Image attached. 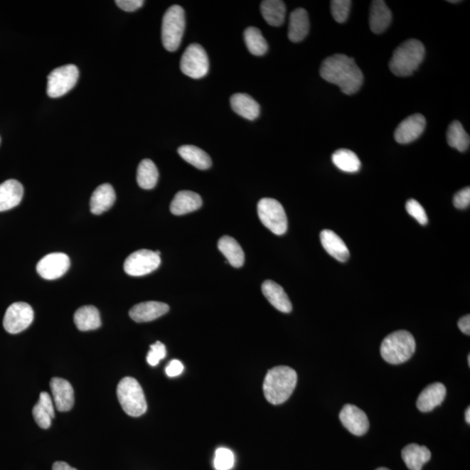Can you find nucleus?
Instances as JSON below:
<instances>
[{
  "mask_svg": "<svg viewBox=\"0 0 470 470\" xmlns=\"http://www.w3.org/2000/svg\"><path fill=\"white\" fill-rule=\"evenodd\" d=\"M415 351L413 336L406 330L388 335L380 345V355L387 363L398 365L409 360Z\"/></svg>",
  "mask_w": 470,
  "mask_h": 470,
  "instance_id": "4",
  "label": "nucleus"
},
{
  "mask_svg": "<svg viewBox=\"0 0 470 470\" xmlns=\"http://www.w3.org/2000/svg\"><path fill=\"white\" fill-rule=\"evenodd\" d=\"M470 204V188H465L458 192L454 197V205L458 209H465L469 207Z\"/></svg>",
  "mask_w": 470,
  "mask_h": 470,
  "instance_id": "40",
  "label": "nucleus"
},
{
  "mask_svg": "<svg viewBox=\"0 0 470 470\" xmlns=\"http://www.w3.org/2000/svg\"><path fill=\"white\" fill-rule=\"evenodd\" d=\"M181 70L185 75L199 80L208 75L209 60L207 53L199 44H191L186 49L181 60Z\"/></svg>",
  "mask_w": 470,
  "mask_h": 470,
  "instance_id": "9",
  "label": "nucleus"
},
{
  "mask_svg": "<svg viewBox=\"0 0 470 470\" xmlns=\"http://www.w3.org/2000/svg\"><path fill=\"white\" fill-rule=\"evenodd\" d=\"M450 3H459V1H449Z\"/></svg>",
  "mask_w": 470,
  "mask_h": 470,
  "instance_id": "48",
  "label": "nucleus"
},
{
  "mask_svg": "<svg viewBox=\"0 0 470 470\" xmlns=\"http://www.w3.org/2000/svg\"><path fill=\"white\" fill-rule=\"evenodd\" d=\"M183 370V364L180 360H173L170 361L168 367L166 368V373L169 378H176V376L180 375Z\"/></svg>",
  "mask_w": 470,
  "mask_h": 470,
  "instance_id": "42",
  "label": "nucleus"
},
{
  "mask_svg": "<svg viewBox=\"0 0 470 470\" xmlns=\"http://www.w3.org/2000/svg\"><path fill=\"white\" fill-rule=\"evenodd\" d=\"M53 470H77L75 468L71 467L67 462L65 461H56L55 464L53 466Z\"/></svg>",
  "mask_w": 470,
  "mask_h": 470,
  "instance_id": "44",
  "label": "nucleus"
},
{
  "mask_svg": "<svg viewBox=\"0 0 470 470\" xmlns=\"http://www.w3.org/2000/svg\"><path fill=\"white\" fill-rule=\"evenodd\" d=\"M232 110L248 120H255L260 115V105L246 93H235L230 99Z\"/></svg>",
  "mask_w": 470,
  "mask_h": 470,
  "instance_id": "26",
  "label": "nucleus"
},
{
  "mask_svg": "<svg viewBox=\"0 0 470 470\" xmlns=\"http://www.w3.org/2000/svg\"><path fill=\"white\" fill-rule=\"evenodd\" d=\"M297 384V374L293 368L279 366L271 368L263 383L267 402L273 405L284 403L292 395Z\"/></svg>",
  "mask_w": 470,
  "mask_h": 470,
  "instance_id": "2",
  "label": "nucleus"
},
{
  "mask_svg": "<svg viewBox=\"0 0 470 470\" xmlns=\"http://www.w3.org/2000/svg\"><path fill=\"white\" fill-rule=\"evenodd\" d=\"M447 141L449 145L460 151L469 149L470 139L469 136L459 122H453L447 132Z\"/></svg>",
  "mask_w": 470,
  "mask_h": 470,
  "instance_id": "35",
  "label": "nucleus"
},
{
  "mask_svg": "<svg viewBox=\"0 0 470 470\" xmlns=\"http://www.w3.org/2000/svg\"><path fill=\"white\" fill-rule=\"evenodd\" d=\"M332 161L336 168L346 173H356L360 169L358 156L351 150L339 149L332 155Z\"/></svg>",
  "mask_w": 470,
  "mask_h": 470,
  "instance_id": "33",
  "label": "nucleus"
},
{
  "mask_svg": "<svg viewBox=\"0 0 470 470\" xmlns=\"http://www.w3.org/2000/svg\"><path fill=\"white\" fill-rule=\"evenodd\" d=\"M424 56L422 43L411 38L395 49L390 62L391 72L398 77L410 76L417 71Z\"/></svg>",
  "mask_w": 470,
  "mask_h": 470,
  "instance_id": "3",
  "label": "nucleus"
},
{
  "mask_svg": "<svg viewBox=\"0 0 470 470\" xmlns=\"http://www.w3.org/2000/svg\"><path fill=\"white\" fill-rule=\"evenodd\" d=\"M468 361H469V365L470 366V356L469 355L468 356Z\"/></svg>",
  "mask_w": 470,
  "mask_h": 470,
  "instance_id": "47",
  "label": "nucleus"
},
{
  "mask_svg": "<svg viewBox=\"0 0 470 470\" xmlns=\"http://www.w3.org/2000/svg\"><path fill=\"white\" fill-rule=\"evenodd\" d=\"M426 119L420 114L410 116L400 124L395 132V141L400 144H409L417 139L424 132Z\"/></svg>",
  "mask_w": 470,
  "mask_h": 470,
  "instance_id": "14",
  "label": "nucleus"
},
{
  "mask_svg": "<svg viewBox=\"0 0 470 470\" xmlns=\"http://www.w3.org/2000/svg\"><path fill=\"white\" fill-rule=\"evenodd\" d=\"M34 313L32 306L26 302H16L7 309L3 325L7 332L18 333L33 324Z\"/></svg>",
  "mask_w": 470,
  "mask_h": 470,
  "instance_id": "11",
  "label": "nucleus"
},
{
  "mask_svg": "<svg viewBox=\"0 0 470 470\" xmlns=\"http://www.w3.org/2000/svg\"><path fill=\"white\" fill-rule=\"evenodd\" d=\"M465 420H466V422H467L469 423H469H470V409H469V407H468V409L466 410V412H465Z\"/></svg>",
  "mask_w": 470,
  "mask_h": 470,
  "instance_id": "45",
  "label": "nucleus"
},
{
  "mask_svg": "<svg viewBox=\"0 0 470 470\" xmlns=\"http://www.w3.org/2000/svg\"><path fill=\"white\" fill-rule=\"evenodd\" d=\"M308 11L303 9H295L290 14L289 38L294 43L301 42L309 32Z\"/></svg>",
  "mask_w": 470,
  "mask_h": 470,
  "instance_id": "24",
  "label": "nucleus"
},
{
  "mask_svg": "<svg viewBox=\"0 0 470 470\" xmlns=\"http://www.w3.org/2000/svg\"><path fill=\"white\" fill-rule=\"evenodd\" d=\"M33 415L35 422L41 429H48L54 417V405L52 397L46 392H42L40 400L34 406Z\"/></svg>",
  "mask_w": 470,
  "mask_h": 470,
  "instance_id": "27",
  "label": "nucleus"
},
{
  "mask_svg": "<svg viewBox=\"0 0 470 470\" xmlns=\"http://www.w3.org/2000/svg\"><path fill=\"white\" fill-rule=\"evenodd\" d=\"M322 79L340 87L345 95L358 92L363 84V72L352 58L335 54L322 62L320 70Z\"/></svg>",
  "mask_w": 470,
  "mask_h": 470,
  "instance_id": "1",
  "label": "nucleus"
},
{
  "mask_svg": "<svg viewBox=\"0 0 470 470\" xmlns=\"http://www.w3.org/2000/svg\"><path fill=\"white\" fill-rule=\"evenodd\" d=\"M392 21V13L383 0H375L371 4L370 25L376 34L385 32Z\"/></svg>",
  "mask_w": 470,
  "mask_h": 470,
  "instance_id": "22",
  "label": "nucleus"
},
{
  "mask_svg": "<svg viewBox=\"0 0 470 470\" xmlns=\"http://www.w3.org/2000/svg\"><path fill=\"white\" fill-rule=\"evenodd\" d=\"M320 238L322 247L332 257L341 262H347L351 256V252H349L347 245L339 235L332 230L325 229L321 231Z\"/></svg>",
  "mask_w": 470,
  "mask_h": 470,
  "instance_id": "19",
  "label": "nucleus"
},
{
  "mask_svg": "<svg viewBox=\"0 0 470 470\" xmlns=\"http://www.w3.org/2000/svg\"><path fill=\"white\" fill-rule=\"evenodd\" d=\"M376 470H390V469H387V468H379V469H376Z\"/></svg>",
  "mask_w": 470,
  "mask_h": 470,
  "instance_id": "46",
  "label": "nucleus"
},
{
  "mask_svg": "<svg viewBox=\"0 0 470 470\" xmlns=\"http://www.w3.org/2000/svg\"><path fill=\"white\" fill-rule=\"evenodd\" d=\"M339 417L345 428L355 436H363L370 429V421L366 413L351 404L343 407Z\"/></svg>",
  "mask_w": 470,
  "mask_h": 470,
  "instance_id": "13",
  "label": "nucleus"
},
{
  "mask_svg": "<svg viewBox=\"0 0 470 470\" xmlns=\"http://www.w3.org/2000/svg\"><path fill=\"white\" fill-rule=\"evenodd\" d=\"M262 290L267 301L275 309L282 313L289 314L293 306L284 289L278 283L273 281H266L262 283Z\"/></svg>",
  "mask_w": 470,
  "mask_h": 470,
  "instance_id": "20",
  "label": "nucleus"
},
{
  "mask_svg": "<svg viewBox=\"0 0 470 470\" xmlns=\"http://www.w3.org/2000/svg\"><path fill=\"white\" fill-rule=\"evenodd\" d=\"M219 250L223 252L231 266L239 269L244 265L245 255L242 247L230 236H223L219 240Z\"/></svg>",
  "mask_w": 470,
  "mask_h": 470,
  "instance_id": "28",
  "label": "nucleus"
},
{
  "mask_svg": "<svg viewBox=\"0 0 470 470\" xmlns=\"http://www.w3.org/2000/svg\"><path fill=\"white\" fill-rule=\"evenodd\" d=\"M161 256L156 252L141 250L131 254L124 263V270L131 277H144L160 267Z\"/></svg>",
  "mask_w": 470,
  "mask_h": 470,
  "instance_id": "10",
  "label": "nucleus"
},
{
  "mask_svg": "<svg viewBox=\"0 0 470 470\" xmlns=\"http://www.w3.org/2000/svg\"><path fill=\"white\" fill-rule=\"evenodd\" d=\"M352 2L351 0H333L331 1V13L333 18L338 23H344L351 13Z\"/></svg>",
  "mask_w": 470,
  "mask_h": 470,
  "instance_id": "37",
  "label": "nucleus"
},
{
  "mask_svg": "<svg viewBox=\"0 0 470 470\" xmlns=\"http://www.w3.org/2000/svg\"><path fill=\"white\" fill-rule=\"evenodd\" d=\"M402 460L410 470H422L431 459L430 450L415 444L407 445L402 452Z\"/></svg>",
  "mask_w": 470,
  "mask_h": 470,
  "instance_id": "25",
  "label": "nucleus"
},
{
  "mask_svg": "<svg viewBox=\"0 0 470 470\" xmlns=\"http://www.w3.org/2000/svg\"><path fill=\"white\" fill-rule=\"evenodd\" d=\"M186 28L185 11L174 5L166 11L163 17L161 38L164 48L169 52H176L180 46Z\"/></svg>",
  "mask_w": 470,
  "mask_h": 470,
  "instance_id": "5",
  "label": "nucleus"
},
{
  "mask_svg": "<svg viewBox=\"0 0 470 470\" xmlns=\"http://www.w3.org/2000/svg\"><path fill=\"white\" fill-rule=\"evenodd\" d=\"M235 454L230 449L219 448L216 450L213 466L216 470H230L234 468Z\"/></svg>",
  "mask_w": 470,
  "mask_h": 470,
  "instance_id": "36",
  "label": "nucleus"
},
{
  "mask_svg": "<svg viewBox=\"0 0 470 470\" xmlns=\"http://www.w3.org/2000/svg\"><path fill=\"white\" fill-rule=\"evenodd\" d=\"M75 322L80 331L98 329L101 326L99 310L93 306H81L75 314Z\"/></svg>",
  "mask_w": 470,
  "mask_h": 470,
  "instance_id": "29",
  "label": "nucleus"
},
{
  "mask_svg": "<svg viewBox=\"0 0 470 470\" xmlns=\"http://www.w3.org/2000/svg\"><path fill=\"white\" fill-rule=\"evenodd\" d=\"M458 328L465 335H470V316L467 314L464 317H461L459 321H458Z\"/></svg>",
  "mask_w": 470,
  "mask_h": 470,
  "instance_id": "43",
  "label": "nucleus"
},
{
  "mask_svg": "<svg viewBox=\"0 0 470 470\" xmlns=\"http://www.w3.org/2000/svg\"><path fill=\"white\" fill-rule=\"evenodd\" d=\"M70 267V259L63 252H52L46 255L37 264V272L46 279H59L67 273Z\"/></svg>",
  "mask_w": 470,
  "mask_h": 470,
  "instance_id": "12",
  "label": "nucleus"
},
{
  "mask_svg": "<svg viewBox=\"0 0 470 470\" xmlns=\"http://www.w3.org/2000/svg\"><path fill=\"white\" fill-rule=\"evenodd\" d=\"M264 19L272 26H281L285 21L286 6L281 0H265L260 4Z\"/></svg>",
  "mask_w": 470,
  "mask_h": 470,
  "instance_id": "30",
  "label": "nucleus"
},
{
  "mask_svg": "<svg viewBox=\"0 0 470 470\" xmlns=\"http://www.w3.org/2000/svg\"><path fill=\"white\" fill-rule=\"evenodd\" d=\"M178 154L184 161L200 170H207L211 168L210 156L203 150L196 146H182L178 149Z\"/></svg>",
  "mask_w": 470,
  "mask_h": 470,
  "instance_id": "31",
  "label": "nucleus"
},
{
  "mask_svg": "<svg viewBox=\"0 0 470 470\" xmlns=\"http://www.w3.org/2000/svg\"><path fill=\"white\" fill-rule=\"evenodd\" d=\"M446 387L441 383H434L426 387L418 396L417 409L423 413L432 411L440 406L446 397Z\"/></svg>",
  "mask_w": 470,
  "mask_h": 470,
  "instance_id": "17",
  "label": "nucleus"
},
{
  "mask_svg": "<svg viewBox=\"0 0 470 470\" xmlns=\"http://www.w3.org/2000/svg\"><path fill=\"white\" fill-rule=\"evenodd\" d=\"M202 199L199 194L192 191H180L171 202L170 211L174 215H184L200 209Z\"/></svg>",
  "mask_w": 470,
  "mask_h": 470,
  "instance_id": "21",
  "label": "nucleus"
},
{
  "mask_svg": "<svg viewBox=\"0 0 470 470\" xmlns=\"http://www.w3.org/2000/svg\"><path fill=\"white\" fill-rule=\"evenodd\" d=\"M24 188L21 182L9 180L0 184V212L10 210L21 203Z\"/></svg>",
  "mask_w": 470,
  "mask_h": 470,
  "instance_id": "18",
  "label": "nucleus"
},
{
  "mask_svg": "<svg viewBox=\"0 0 470 470\" xmlns=\"http://www.w3.org/2000/svg\"><path fill=\"white\" fill-rule=\"evenodd\" d=\"M406 210L409 213V215L412 217H414L415 220L418 221L421 225H426L428 223V216L425 209L423 208L422 205L419 203L417 201L414 199H410L407 201L406 203Z\"/></svg>",
  "mask_w": 470,
  "mask_h": 470,
  "instance_id": "38",
  "label": "nucleus"
},
{
  "mask_svg": "<svg viewBox=\"0 0 470 470\" xmlns=\"http://www.w3.org/2000/svg\"><path fill=\"white\" fill-rule=\"evenodd\" d=\"M54 404L56 409L60 412L72 410L75 404V391L71 383L62 378H53L50 383Z\"/></svg>",
  "mask_w": 470,
  "mask_h": 470,
  "instance_id": "15",
  "label": "nucleus"
},
{
  "mask_svg": "<svg viewBox=\"0 0 470 470\" xmlns=\"http://www.w3.org/2000/svg\"><path fill=\"white\" fill-rule=\"evenodd\" d=\"M258 215L262 223L277 235L287 230V218L284 208L277 200L263 198L258 203Z\"/></svg>",
  "mask_w": 470,
  "mask_h": 470,
  "instance_id": "7",
  "label": "nucleus"
},
{
  "mask_svg": "<svg viewBox=\"0 0 470 470\" xmlns=\"http://www.w3.org/2000/svg\"><path fill=\"white\" fill-rule=\"evenodd\" d=\"M145 1L143 0H116L115 4L120 9L125 11H137L144 5Z\"/></svg>",
  "mask_w": 470,
  "mask_h": 470,
  "instance_id": "41",
  "label": "nucleus"
},
{
  "mask_svg": "<svg viewBox=\"0 0 470 470\" xmlns=\"http://www.w3.org/2000/svg\"><path fill=\"white\" fill-rule=\"evenodd\" d=\"M166 356V351L165 345L161 343V341H156L153 345H151L150 351L147 353L146 360L151 366H157L160 361L165 358Z\"/></svg>",
  "mask_w": 470,
  "mask_h": 470,
  "instance_id": "39",
  "label": "nucleus"
},
{
  "mask_svg": "<svg viewBox=\"0 0 470 470\" xmlns=\"http://www.w3.org/2000/svg\"><path fill=\"white\" fill-rule=\"evenodd\" d=\"M244 40L248 50L255 56H262L269 50L265 38L256 27H248L245 30Z\"/></svg>",
  "mask_w": 470,
  "mask_h": 470,
  "instance_id": "34",
  "label": "nucleus"
},
{
  "mask_svg": "<svg viewBox=\"0 0 470 470\" xmlns=\"http://www.w3.org/2000/svg\"><path fill=\"white\" fill-rule=\"evenodd\" d=\"M79 76V69L75 65L54 69L48 75L46 92L50 98H59L67 95L75 87Z\"/></svg>",
  "mask_w": 470,
  "mask_h": 470,
  "instance_id": "8",
  "label": "nucleus"
},
{
  "mask_svg": "<svg viewBox=\"0 0 470 470\" xmlns=\"http://www.w3.org/2000/svg\"><path fill=\"white\" fill-rule=\"evenodd\" d=\"M169 311V306L159 301L139 303L129 311V316L136 322H149L158 319Z\"/></svg>",
  "mask_w": 470,
  "mask_h": 470,
  "instance_id": "16",
  "label": "nucleus"
},
{
  "mask_svg": "<svg viewBox=\"0 0 470 470\" xmlns=\"http://www.w3.org/2000/svg\"><path fill=\"white\" fill-rule=\"evenodd\" d=\"M159 180V171L154 161L146 159L138 166L137 182L141 188L150 190L155 188Z\"/></svg>",
  "mask_w": 470,
  "mask_h": 470,
  "instance_id": "32",
  "label": "nucleus"
},
{
  "mask_svg": "<svg viewBox=\"0 0 470 470\" xmlns=\"http://www.w3.org/2000/svg\"><path fill=\"white\" fill-rule=\"evenodd\" d=\"M116 200L114 188L110 184L100 185L92 193L90 209L93 215H100L112 207Z\"/></svg>",
  "mask_w": 470,
  "mask_h": 470,
  "instance_id": "23",
  "label": "nucleus"
},
{
  "mask_svg": "<svg viewBox=\"0 0 470 470\" xmlns=\"http://www.w3.org/2000/svg\"><path fill=\"white\" fill-rule=\"evenodd\" d=\"M117 395L120 406L130 417H139L146 413L147 404L145 395L134 378H125L120 380Z\"/></svg>",
  "mask_w": 470,
  "mask_h": 470,
  "instance_id": "6",
  "label": "nucleus"
}]
</instances>
